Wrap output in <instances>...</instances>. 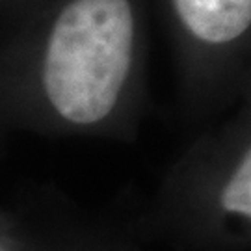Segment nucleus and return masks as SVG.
<instances>
[{
    "label": "nucleus",
    "mask_w": 251,
    "mask_h": 251,
    "mask_svg": "<svg viewBox=\"0 0 251 251\" xmlns=\"http://www.w3.org/2000/svg\"><path fill=\"white\" fill-rule=\"evenodd\" d=\"M152 0H65L39 52L45 104L73 126L132 116L147 100Z\"/></svg>",
    "instance_id": "1"
},
{
    "label": "nucleus",
    "mask_w": 251,
    "mask_h": 251,
    "mask_svg": "<svg viewBox=\"0 0 251 251\" xmlns=\"http://www.w3.org/2000/svg\"><path fill=\"white\" fill-rule=\"evenodd\" d=\"M236 106L238 114L220 140L227 162L216 184L214 203L220 214L251 224V95Z\"/></svg>",
    "instance_id": "2"
}]
</instances>
